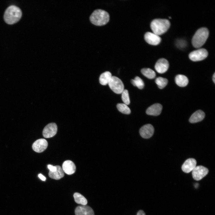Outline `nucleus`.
Returning a JSON list of instances; mask_svg holds the SVG:
<instances>
[{"mask_svg": "<svg viewBox=\"0 0 215 215\" xmlns=\"http://www.w3.org/2000/svg\"><path fill=\"white\" fill-rule=\"evenodd\" d=\"M48 142L44 139H40L35 141L32 146L33 150L37 153H41L46 149Z\"/></svg>", "mask_w": 215, "mask_h": 215, "instance_id": "obj_11", "label": "nucleus"}, {"mask_svg": "<svg viewBox=\"0 0 215 215\" xmlns=\"http://www.w3.org/2000/svg\"><path fill=\"white\" fill-rule=\"evenodd\" d=\"M22 16L21 10L15 5L9 6L5 10L4 15V19L6 23L12 24L18 22Z\"/></svg>", "mask_w": 215, "mask_h": 215, "instance_id": "obj_1", "label": "nucleus"}, {"mask_svg": "<svg viewBox=\"0 0 215 215\" xmlns=\"http://www.w3.org/2000/svg\"><path fill=\"white\" fill-rule=\"evenodd\" d=\"M38 176L42 181H44L46 180V177L41 173L38 175Z\"/></svg>", "mask_w": 215, "mask_h": 215, "instance_id": "obj_28", "label": "nucleus"}, {"mask_svg": "<svg viewBox=\"0 0 215 215\" xmlns=\"http://www.w3.org/2000/svg\"><path fill=\"white\" fill-rule=\"evenodd\" d=\"M176 84L181 87L186 86L188 83L187 77L185 75L179 74L177 75L175 78Z\"/></svg>", "mask_w": 215, "mask_h": 215, "instance_id": "obj_19", "label": "nucleus"}, {"mask_svg": "<svg viewBox=\"0 0 215 215\" xmlns=\"http://www.w3.org/2000/svg\"><path fill=\"white\" fill-rule=\"evenodd\" d=\"M209 34V31L206 27H202L198 30L192 39L193 47L196 48L202 47L205 42Z\"/></svg>", "mask_w": 215, "mask_h": 215, "instance_id": "obj_4", "label": "nucleus"}, {"mask_svg": "<svg viewBox=\"0 0 215 215\" xmlns=\"http://www.w3.org/2000/svg\"><path fill=\"white\" fill-rule=\"evenodd\" d=\"M75 212L76 215H94L93 209L90 206L86 205L77 207Z\"/></svg>", "mask_w": 215, "mask_h": 215, "instance_id": "obj_14", "label": "nucleus"}, {"mask_svg": "<svg viewBox=\"0 0 215 215\" xmlns=\"http://www.w3.org/2000/svg\"><path fill=\"white\" fill-rule=\"evenodd\" d=\"M108 85L115 93L121 94L124 90V84L121 80L115 76H112Z\"/></svg>", "mask_w": 215, "mask_h": 215, "instance_id": "obj_5", "label": "nucleus"}, {"mask_svg": "<svg viewBox=\"0 0 215 215\" xmlns=\"http://www.w3.org/2000/svg\"><path fill=\"white\" fill-rule=\"evenodd\" d=\"M155 82L158 87L160 89H162L165 87L167 85L168 80L166 78L159 77L156 79Z\"/></svg>", "mask_w": 215, "mask_h": 215, "instance_id": "obj_25", "label": "nucleus"}, {"mask_svg": "<svg viewBox=\"0 0 215 215\" xmlns=\"http://www.w3.org/2000/svg\"><path fill=\"white\" fill-rule=\"evenodd\" d=\"M162 108V106L160 104H154L148 108L146 113L148 115L157 116L161 113Z\"/></svg>", "mask_w": 215, "mask_h": 215, "instance_id": "obj_16", "label": "nucleus"}, {"mask_svg": "<svg viewBox=\"0 0 215 215\" xmlns=\"http://www.w3.org/2000/svg\"><path fill=\"white\" fill-rule=\"evenodd\" d=\"M57 127L55 123L47 124L44 128L42 132L43 136L46 138L52 137L56 133Z\"/></svg>", "mask_w": 215, "mask_h": 215, "instance_id": "obj_8", "label": "nucleus"}, {"mask_svg": "<svg viewBox=\"0 0 215 215\" xmlns=\"http://www.w3.org/2000/svg\"><path fill=\"white\" fill-rule=\"evenodd\" d=\"M208 55L207 51L204 48H200L191 52L189 55V59L194 62L199 61L205 59Z\"/></svg>", "mask_w": 215, "mask_h": 215, "instance_id": "obj_6", "label": "nucleus"}, {"mask_svg": "<svg viewBox=\"0 0 215 215\" xmlns=\"http://www.w3.org/2000/svg\"><path fill=\"white\" fill-rule=\"evenodd\" d=\"M170 26L169 21L165 19H155L152 21L150 24L153 33L158 36L167 32Z\"/></svg>", "mask_w": 215, "mask_h": 215, "instance_id": "obj_2", "label": "nucleus"}, {"mask_svg": "<svg viewBox=\"0 0 215 215\" xmlns=\"http://www.w3.org/2000/svg\"><path fill=\"white\" fill-rule=\"evenodd\" d=\"M48 168L50 171L51 172H54L56 171V168L55 166H53L51 165H47Z\"/></svg>", "mask_w": 215, "mask_h": 215, "instance_id": "obj_27", "label": "nucleus"}, {"mask_svg": "<svg viewBox=\"0 0 215 215\" xmlns=\"http://www.w3.org/2000/svg\"><path fill=\"white\" fill-rule=\"evenodd\" d=\"M131 82L134 86L137 87L140 89H142L144 88V82L139 76H136L134 79H131Z\"/></svg>", "mask_w": 215, "mask_h": 215, "instance_id": "obj_23", "label": "nucleus"}, {"mask_svg": "<svg viewBox=\"0 0 215 215\" xmlns=\"http://www.w3.org/2000/svg\"><path fill=\"white\" fill-rule=\"evenodd\" d=\"M112 76L111 73L109 71H106L102 73L99 78L100 83L103 85L108 84Z\"/></svg>", "mask_w": 215, "mask_h": 215, "instance_id": "obj_20", "label": "nucleus"}, {"mask_svg": "<svg viewBox=\"0 0 215 215\" xmlns=\"http://www.w3.org/2000/svg\"><path fill=\"white\" fill-rule=\"evenodd\" d=\"M169 66V63L168 60L164 58H161L156 62L155 68L158 73H163L168 70Z\"/></svg>", "mask_w": 215, "mask_h": 215, "instance_id": "obj_12", "label": "nucleus"}, {"mask_svg": "<svg viewBox=\"0 0 215 215\" xmlns=\"http://www.w3.org/2000/svg\"><path fill=\"white\" fill-rule=\"evenodd\" d=\"M62 169L64 172L68 175L74 173L76 170V166L71 161L67 160L65 161L62 165Z\"/></svg>", "mask_w": 215, "mask_h": 215, "instance_id": "obj_15", "label": "nucleus"}, {"mask_svg": "<svg viewBox=\"0 0 215 215\" xmlns=\"http://www.w3.org/2000/svg\"><path fill=\"white\" fill-rule=\"evenodd\" d=\"M121 94L122 99L124 103L127 105H129L130 103V100L128 90L124 89Z\"/></svg>", "mask_w": 215, "mask_h": 215, "instance_id": "obj_26", "label": "nucleus"}, {"mask_svg": "<svg viewBox=\"0 0 215 215\" xmlns=\"http://www.w3.org/2000/svg\"><path fill=\"white\" fill-rule=\"evenodd\" d=\"M136 215H146L145 212L142 210H140L139 211Z\"/></svg>", "mask_w": 215, "mask_h": 215, "instance_id": "obj_29", "label": "nucleus"}, {"mask_svg": "<svg viewBox=\"0 0 215 215\" xmlns=\"http://www.w3.org/2000/svg\"><path fill=\"white\" fill-rule=\"evenodd\" d=\"M75 202L77 204L82 205H86L87 202V199L80 194L76 192L73 194Z\"/></svg>", "mask_w": 215, "mask_h": 215, "instance_id": "obj_21", "label": "nucleus"}, {"mask_svg": "<svg viewBox=\"0 0 215 215\" xmlns=\"http://www.w3.org/2000/svg\"><path fill=\"white\" fill-rule=\"evenodd\" d=\"M141 72L145 76L149 79H153L156 76L155 72L149 68H143L141 70Z\"/></svg>", "mask_w": 215, "mask_h": 215, "instance_id": "obj_22", "label": "nucleus"}, {"mask_svg": "<svg viewBox=\"0 0 215 215\" xmlns=\"http://www.w3.org/2000/svg\"><path fill=\"white\" fill-rule=\"evenodd\" d=\"M56 171L54 172L49 171L48 175L50 177L56 180L59 179L64 176V172L62 168L59 165H56Z\"/></svg>", "mask_w": 215, "mask_h": 215, "instance_id": "obj_18", "label": "nucleus"}, {"mask_svg": "<svg viewBox=\"0 0 215 215\" xmlns=\"http://www.w3.org/2000/svg\"><path fill=\"white\" fill-rule=\"evenodd\" d=\"M116 107L118 110L123 114H129L131 112L130 108L124 103H118Z\"/></svg>", "mask_w": 215, "mask_h": 215, "instance_id": "obj_24", "label": "nucleus"}, {"mask_svg": "<svg viewBox=\"0 0 215 215\" xmlns=\"http://www.w3.org/2000/svg\"><path fill=\"white\" fill-rule=\"evenodd\" d=\"M208 168L202 166H196L192 171L193 177L196 181L200 180L208 174Z\"/></svg>", "mask_w": 215, "mask_h": 215, "instance_id": "obj_7", "label": "nucleus"}, {"mask_svg": "<svg viewBox=\"0 0 215 215\" xmlns=\"http://www.w3.org/2000/svg\"><path fill=\"white\" fill-rule=\"evenodd\" d=\"M205 116V114L202 111L198 110L192 115L189 119V121L191 123H196L202 121Z\"/></svg>", "mask_w": 215, "mask_h": 215, "instance_id": "obj_17", "label": "nucleus"}, {"mask_svg": "<svg viewBox=\"0 0 215 215\" xmlns=\"http://www.w3.org/2000/svg\"><path fill=\"white\" fill-rule=\"evenodd\" d=\"M144 39L148 44L156 45L160 42L161 39L158 35L150 32H146L144 35Z\"/></svg>", "mask_w": 215, "mask_h": 215, "instance_id": "obj_10", "label": "nucleus"}, {"mask_svg": "<svg viewBox=\"0 0 215 215\" xmlns=\"http://www.w3.org/2000/svg\"><path fill=\"white\" fill-rule=\"evenodd\" d=\"M212 80L214 82V83H215V73H214V74H213V77H212Z\"/></svg>", "mask_w": 215, "mask_h": 215, "instance_id": "obj_30", "label": "nucleus"}, {"mask_svg": "<svg viewBox=\"0 0 215 215\" xmlns=\"http://www.w3.org/2000/svg\"><path fill=\"white\" fill-rule=\"evenodd\" d=\"M154 128L150 124H147L142 126L139 130L141 136L145 139H148L153 135Z\"/></svg>", "mask_w": 215, "mask_h": 215, "instance_id": "obj_9", "label": "nucleus"}, {"mask_svg": "<svg viewBox=\"0 0 215 215\" xmlns=\"http://www.w3.org/2000/svg\"><path fill=\"white\" fill-rule=\"evenodd\" d=\"M196 161L193 158H189L184 163L182 167V171L187 173L192 171L196 166Z\"/></svg>", "mask_w": 215, "mask_h": 215, "instance_id": "obj_13", "label": "nucleus"}, {"mask_svg": "<svg viewBox=\"0 0 215 215\" xmlns=\"http://www.w3.org/2000/svg\"><path fill=\"white\" fill-rule=\"evenodd\" d=\"M109 15L106 11L101 10H95L91 15L90 19L92 23L96 26L106 24L109 21Z\"/></svg>", "mask_w": 215, "mask_h": 215, "instance_id": "obj_3", "label": "nucleus"}]
</instances>
